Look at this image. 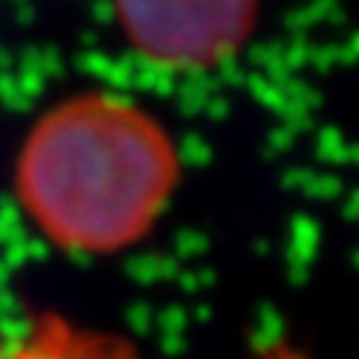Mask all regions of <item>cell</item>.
<instances>
[{"instance_id": "6da1fadb", "label": "cell", "mask_w": 359, "mask_h": 359, "mask_svg": "<svg viewBox=\"0 0 359 359\" xmlns=\"http://www.w3.org/2000/svg\"><path fill=\"white\" fill-rule=\"evenodd\" d=\"M177 183V153L150 114L87 93L48 111L21 150L18 198L51 243L117 252L138 243Z\"/></svg>"}, {"instance_id": "7a4b0ae2", "label": "cell", "mask_w": 359, "mask_h": 359, "mask_svg": "<svg viewBox=\"0 0 359 359\" xmlns=\"http://www.w3.org/2000/svg\"><path fill=\"white\" fill-rule=\"evenodd\" d=\"M126 39L147 60L204 69L249 36L257 0H114Z\"/></svg>"}, {"instance_id": "3957f363", "label": "cell", "mask_w": 359, "mask_h": 359, "mask_svg": "<svg viewBox=\"0 0 359 359\" xmlns=\"http://www.w3.org/2000/svg\"><path fill=\"white\" fill-rule=\"evenodd\" d=\"M0 359H138V353L117 335L84 330L60 314H42Z\"/></svg>"}]
</instances>
